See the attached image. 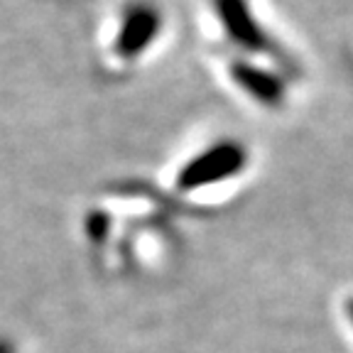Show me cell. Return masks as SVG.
<instances>
[{"mask_svg":"<svg viewBox=\"0 0 353 353\" xmlns=\"http://www.w3.org/2000/svg\"><path fill=\"white\" fill-rule=\"evenodd\" d=\"M245 162H248L245 150L238 143L223 140V143H216L204 152H199L194 160H189L176 176V187L182 192L211 187V184H219L228 176L238 174L245 167Z\"/></svg>","mask_w":353,"mask_h":353,"instance_id":"1","label":"cell"},{"mask_svg":"<svg viewBox=\"0 0 353 353\" xmlns=\"http://www.w3.org/2000/svg\"><path fill=\"white\" fill-rule=\"evenodd\" d=\"M214 10L219 12V20L231 37L233 44L250 54H263L270 59L287 64L285 52L277 47V42L265 32V28L258 22V17L250 12L248 0H214Z\"/></svg>","mask_w":353,"mask_h":353,"instance_id":"2","label":"cell"},{"mask_svg":"<svg viewBox=\"0 0 353 353\" xmlns=\"http://www.w3.org/2000/svg\"><path fill=\"white\" fill-rule=\"evenodd\" d=\"M162 30L160 10L150 3H132L123 12L121 30L116 34V54L121 59H135L140 57Z\"/></svg>","mask_w":353,"mask_h":353,"instance_id":"3","label":"cell"},{"mask_svg":"<svg viewBox=\"0 0 353 353\" xmlns=\"http://www.w3.org/2000/svg\"><path fill=\"white\" fill-rule=\"evenodd\" d=\"M231 79L250 99L268 105V108H280L285 103L287 86L277 72H268V69L250 64V61H236L231 66Z\"/></svg>","mask_w":353,"mask_h":353,"instance_id":"4","label":"cell"}]
</instances>
